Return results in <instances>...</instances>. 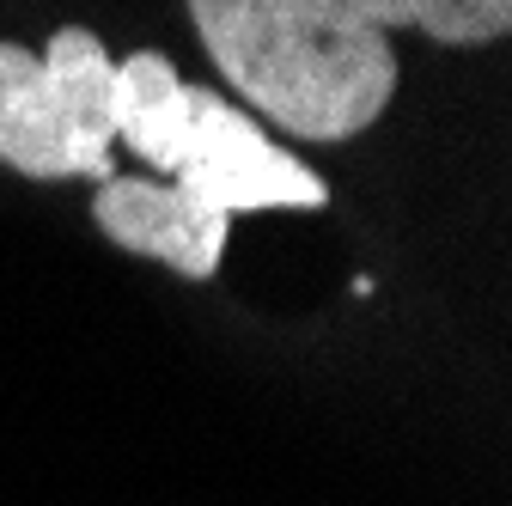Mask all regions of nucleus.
<instances>
[{
  "label": "nucleus",
  "mask_w": 512,
  "mask_h": 506,
  "mask_svg": "<svg viewBox=\"0 0 512 506\" xmlns=\"http://www.w3.org/2000/svg\"><path fill=\"white\" fill-rule=\"evenodd\" d=\"M92 220L116 250L159 257L189 281H208L220 269V250L232 232L226 214H214L202 196H189L183 183L165 177H104V189L92 196Z\"/></svg>",
  "instance_id": "20e7f679"
},
{
  "label": "nucleus",
  "mask_w": 512,
  "mask_h": 506,
  "mask_svg": "<svg viewBox=\"0 0 512 506\" xmlns=\"http://www.w3.org/2000/svg\"><path fill=\"white\" fill-rule=\"evenodd\" d=\"M116 61L86 25H61L49 49L0 43V165L25 177H110Z\"/></svg>",
  "instance_id": "f03ea898"
},
{
  "label": "nucleus",
  "mask_w": 512,
  "mask_h": 506,
  "mask_svg": "<svg viewBox=\"0 0 512 506\" xmlns=\"http://www.w3.org/2000/svg\"><path fill=\"white\" fill-rule=\"evenodd\" d=\"M110 129H116V147H128L135 159H147L159 177L177 171L183 135H189V80L171 68V55L135 49L128 61H116V80H110Z\"/></svg>",
  "instance_id": "39448f33"
},
{
  "label": "nucleus",
  "mask_w": 512,
  "mask_h": 506,
  "mask_svg": "<svg viewBox=\"0 0 512 506\" xmlns=\"http://www.w3.org/2000/svg\"><path fill=\"white\" fill-rule=\"evenodd\" d=\"M165 183H183L214 214H256V208H324L330 189L311 165L281 153L256 122L214 86H189V135L183 159Z\"/></svg>",
  "instance_id": "7ed1b4c3"
},
{
  "label": "nucleus",
  "mask_w": 512,
  "mask_h": 506,
  "mask_svg": "<svg viewBox=\"0 0 512 506\" xmlns=\"http://www.w3.org/2000/svg\"><path fill=\"white\" fill-rule=\"evenodd\" d=\"M360 19H372L378 31L391 25H415L427 31L433 43H452V49H470V43H494L506 37L512 25V0H348Z\"/></svg>",
  "instance_id": "423d86ee"
},
{
  "label": "nucleus",
  "mask_w": 512,
  "mask_h": 506,
  "mask_svg": "<svg viewBox=\"0 0 512 506\" xmlns=\"http://www.w3.org/2000/svg\"><path fill=\"white\" fill-rule=\"evenodd\" d=\"M220 80L299 141H354L397 92V49L348 0H189Z\"/></svg>",
  "instance_id": "f257e3e1"
}]
</instances>
